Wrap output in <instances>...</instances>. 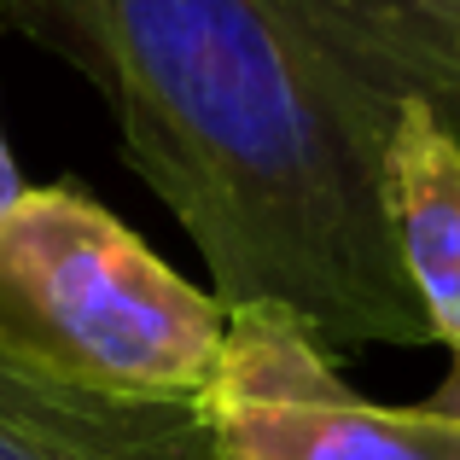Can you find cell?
I'll return each mask as SVG.
<instances>
[{"label": "cell", "instance_id": "277c9868", "mask_svg": "<svg viewBox=\"0 0 460 460\" xmlns=\"http://www.w3.org/2000/svg\"><path fill=\"white\" fill-rule=\"evenodd\" d=\"M0 460H222L204 402L65 385L0 349Z\"/></svg>", "mask_w": 460, "mask_h": 460}, {"label": "cell", "instance_id": "5b68a950", "mask_svg": "<svg viewBox=\"0 0 460 460\" xmlns=\"http://www.w3.org/2000/svg\"><path fill=\"white\" fill-rule=\"evenodd\" d=\"M385 216L396 262L431 321V344L449 349V373L426 396V408L460 414V140L426 105H408L391 128Z\"/></svg>", "mask_w": 460, "mask_h": 460}, {"label": "cell", "instance_id": "6da1fadb", "mask_svg": "<svg viewBox=\"0 0 460 460\" xmlns=\"http://www.w3.org/2000/svg\"><path fill=\"white\" fill-rule=\"evenodd\" d=\"M0 23L93 82L227 309L321 349L431 344L385 146L408 105L460 140V0H0Z\"/></svg>", "mask_w": 460, "mask_h": 460}, {"label": "cell", "instance_id": "8992f818", "mask_svg": "<svg viewBox=\"0 0 460 460\" xmlns=\"http://www.w3.org/2000/svg\"><path fill=\"white\" fill-rule=\"evenodd\" d=\"M18 199H23V175H18V164H12L6 128H0V216H6V210H12Z\"/></svg>", "mask_w": 460, "mask_h": 460}, {"label": "cell", "instance_id": "7a4b0ae2", "mask_svg": "<svg viewBox=\"0 0 460 460\" xmlns=\"http://www.w3.org/2000/svg\"><path fill=\"white\" fill-rule=\"evenodd\" d=\"M234 309L88 187H23L0 216V349L65 385L204 402Z\"/></svg>", "mask_w": 460, "mask_h": 460}, {"label": "cell", "instance_id": "3957f363", "mask_svg": "<svg viewBox=\"0 0 460 460\" xmlns=\"http://www.w3.org/2000/svg\"><path fill=\"white\" fill-rule=\"evenodd\" d=\"M204 414L222 460H460V414L349 391L292 314L234 309Z\"/></svg>", "mask_w": 460, "mask_h": 460}]
</instances>
